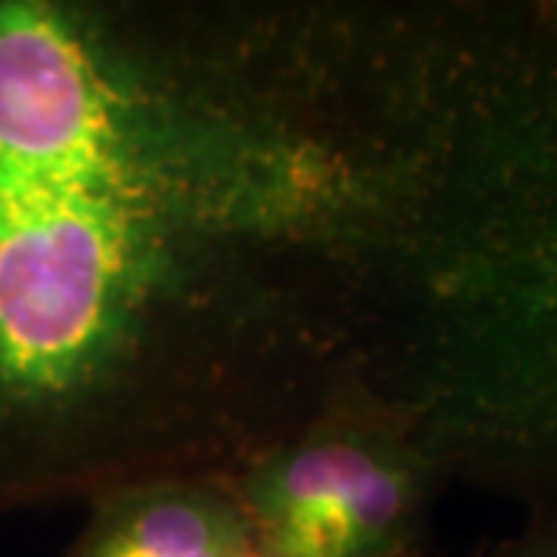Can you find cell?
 <instances>
[{
  "instance_id": "6",
  "label": "cell",
  "mask_w": 557,
  "mask_h": 557,
  "mask_svg": "<svg viewBox=\"0 0 557 557\" xmlns=\"http://www.w3.org/2000/svg\"><path fill=\"white\" fill-rule=\"evenodd\" d=\"M536 13L552 32H557V0H536Z\"/></svg>"
},
{
  "instance_id": "5",
  "label": "cell",
  "mask_w": 557,
  "mask_h": 557,
  "mask_svg": "<svg viewBox=\"0 0 557 557\" xmlns=\"http://www.w3.org/2000/svg\"><path fill=\"white\" fill-rule=\"evenodd\" d=\"M471 557H557V496L530 505L520 530L483 545Z\"/></svg>"
},
{
  "instance_id": "3",
  "label": "cell",
  "mask_w": 557,
  "mask_h": 557,
  "mask_svg": "<svg viewBox=\"0 0 557 557\" xmlns=\"http://www.w3.org/2000/svg\"><path fill=\"white\" fill-rule=\"evenodd\" d=\"M230 483L258 557H440L434 515L453 486L416 412L372 375L341 381Z\"/></svg>"
},
{
  "instance_id": "2",
  "label": "cell",
  "mask_w": 557,
  "mask_h": 557,
  "mask_svg": "<svg viewBox=\"0 0 557 557\" xmlns=\"http://www.w3.org/2000/svg\"><path fill=\"white\" fill-rule=\"evenodd\" d=\"M384 391L416 412L449 483L527 508L557 496V32L536 0Z\"/></svg>"
},
{
  "instance_id": "4",
  "label": "cell",
  "mask_w": 557,
  "mask_h": 557,
  "mask_svg": "<svg viewBox=\"0 0 557 557\" xmlns=\"http://www.w3.org/2000/svg\"><path fill=\"white\" fill-rule=\"evenodd\" d=\"M62 557H258L230 471L127 480L84 502Z\"/></svg>"
},
{
  "instance_id": "1",
  "label": "cell",
  "mask_w": 557,
  "mask_h": 557,
  "mask_svg": "<svg viewBox=\"0 0 557 557\" xmlns=\"http://www.w3.org/2000/svg\"><path fill=\"white\" fill-rule=\"evenodd\" d=\"M478 57L474 0H0V518L384 387Z\"/></svg>"
}]
</instances>
